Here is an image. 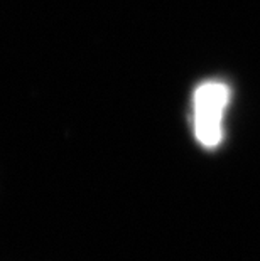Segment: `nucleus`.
Returning a JSON list of instances; mask_svg holds the SVG:
<instances>
[{
    "instance_id": "1",
    "label": "nucleus",
    "mask_w": 260,
    "mask_h": 261,
    "mask_svg": "<svg viewBox=\"0 0 260 261\" xmlns=\"http://www.w3.org/2000/svg\"><path fill=\"white\" fill-rule=\"evenodd\" d=\"M230 88L223 81H204L193 93V132L204 148L223 142V120L230 103Z\"/></svg>"
}]
</instances>
